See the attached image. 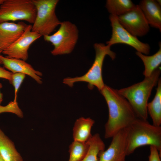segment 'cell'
I'll use <instances>...</instances> for the list:
<instances>
[{"instance_id":"cell-5","label":"cell","mask_w":161,"mask_h":161,"mask_svg":"<svg viewBox=\"0 0 161 161\" xmlns=\"http://www.w3.org/2000/svg\"><path fill=\"white\" fill-rule=\"evenodd\" d=\"M36 10L32 30L44 36L50 35L61 22L55 12L58 0H32Z\"/></svg>"},{"instance_id":"cell-16","label":"cell","mask_w":161,"mask_h":161,"mask_svg":"<svg viewBox=\"0 0 161 161\" xmlns=\"http://www.w3.org/2000/svg\"><path fill=\"white\" fill-rule=\"evenodd\" d=\"M0 154L4 161H24L14 143L0 128Z\"/></svg>"},{"instance_id":"cell-19","label":"cell","mask_w":161,"mask_h":161,"mask_svg":"<svg viewBox=\"0 0 161 161\" xmlns=\"http://www.w3.org/2000/svg\"><path fill=\"white\" fill-rule=\"evenodd\" d=\"M136 5L130 0H107L106 7L110 15L118 17L130 11Z\"/></svg>"},{"instance_id":"cell-8","label":"cell","mask_w":161,"mask_h":161,"mask_svg":"<svg viewBox=\"0 0 161 161\" xmlns=\"http://www.w3.org/2000/svg\"><path fill=\"white\" fill-rule=\"evenodd\" d=\"M109 19L112 27V34L109 40L106 42L111 47L117 44L128 45L134 48L137 52L147 55L150 52V47L147 43L140 41L125 29L119 22L117 17L110 15Z\"/></svg>"},{"instance_id":"cell-20","label":"cell","mask_w":161,"mask_h":161,"mask_svg":"<svg viewBox=\"0 0 161 161\" xmlns=\"http://www.w3.org/2000/svg\"><path fill=\"white\" fill-rule=\"evenodd\" d=\"M89 147L86 155L81 161H98V154L105 150V145L100 134L96 133L87 141Z\"/></svg>"},{"instance_id":"cell-13","label":"cell","mask_w":161,"mask_h":161,"mask_svg":"<svg viewBox=\"0 0 161 161\" xmlns=\"http://www.w3.org/2000/svg\"><path fill=\"white\" fill-rule=\"evenodd\" d=\"M0 58L4 66L12 73H20L27 75L33 78L39 84L42 83L40 76L42 73L35 70L25 61L20 59L10 58L2 55Z\"/></svg>"},{"instance_id":"cell-26","label":"cell","mask_w":161,"mask_h":161,"mask_svg":"<svg viewBox=\"0 0 161 161\" xmlns=\"http://www.w3.org/2000/svg\"><path fill=\"white\" fill-rule=\"evenodd\" d=\"M2 87V84L0 83V105L3 100V95L0 91V89H1Z\"/></svg>"},{"instance_id":"cell-12","label":"cell","mask_w":161,"mask_h":161,"mask_svg":"<svg viewBox=\"0 0 161 161\" xmlns=\"http://www.w3.org/2000/svg\"><path fill=\"white\" fill-rule=\"evenodd\" d=\"M27 26L23 22L0 24V49L3 51L14 43L23 34Z\"/></svg>"},{"instance_id":"cell-22","label":"cell","mask_w":161,"mask_h":161,"mask_svg":"<svg viewBox=\"0 0 161 161\" xmlns=\"http://www.w3.org/2000/svg\"><path fill=\"white\" fill-rule=\"evenodd\" d=\"M5 112L15 114L20 118L23 117V112L18 106L17 101H11L5 106L0 105V114Z\"/></svg>"},{"instance_id":"cell-28","label":"cell","mask_w":161,"mask_h":161,"mask_svg":"<svg viewBox=\"0 0 161 161\" xmlns=\"http://www.w3.org/2000/svg\"><path fill=\"white\" fill-rule=\"evenodd\" d=\"M4 0H0V5L4 2Z\"/></svg>"},{"instance_id":"cell-18","label":"cell","mask_w":161,"mask_h":161,"mask_svg":"<svg viewBox=\"0 0 161 161\" xmlns=\"http://www.w3.org/2000/svg\"><path fill=\"white\" fill-rule=\"evenodd\" d=\"M159 50L153 55L148 56L136 52V55L143 61L145 67L143 74L145 77H149L153 72L159 66L161 63V44H159Z\"/></svg>"},{"instance_id":"cell-9","label":"cell","mask_w":161,"mask_h":161,"mask_svg":"<svg viewBox=\"0 0 161 161\" xmlns=\"http://www.w3.org/2000/svg\"><path fill=\"white\" fill-rule=\"evenodd\" d=\"M32 25H27L23 34L2 53L5 57L27 60L28 57V51L31 44L41 36L38 32L32 30Z\"/></svg>"},{"instance_id":"cell-6","label":"cell","mask_w":161,"mask_h":161,"mask_svg":"<svg viewBox=\"0 0 161 161\" xmlns=\"http://www.w3.org/2000/svg\"><path fill=\"white\" fill-rule=\"evenodd\" d=\"M59 28L54 33L43 36L45 41L53 46L51 52L54 56L71 53L78 38V30L75 24L66 21L61 22Z\"/></svg>"},{"instance_id":"cell-10","label":"cell","mask_w":161,"mask_h":161,"mask_svg":"<svg viewBox=\"0 0 161 161\" xmlns=\"http://www.w3.org/2000/svg\"><path fill=\"white\" fill-rule=\"evenodd\" d=\"M122 26L136 37L146 35L150 30L149 25L138 5L126 14L117 17Z\"/></svg>"},{"instance_id":"cell-2","label":"cell","mask_w":161,"mask_h":161,"mask_svg":"<svg viewBox=\"0 0 161 161\" xmlns=\"http://www.w3.org/2000/svg\"><path fill=\"white\" fill-rule=\"evenodd\" d=\"M160 73V69L157 68L142 81L117 90L118 93L128 101L137 118L147 120L148 100L153 88L157 84Z\"/></svg>"},{"instance_id":"cell-1","label":"cell","mask_w":161,"mask_h":161,"mask_svg":"<svg viewBox=\"0 0 161 161\" xmlns=\"http://www.w3.org/2000/svg\"><path fill=\"white\" fill-rule=\"evenodd\" d=\"M100 92L109 109V118L105 125L104 137L111 138L127 128L137 118L128 101L118 93L117 89L105 85Z\"/></svg>"},{"instance_id":"cell-21","label":"cell","mask_w":161,"mask_h":161,"mask_svg":"<svg viewBox=\"0 0 161 161\" xmlns=\"http://www.w3.org/2000/svg\"><path fill=\"white\" fill-rule=\"evenodd\" d=\"M89 147L88 141L82 142L74 141L69 146L68 161H81L87 154Z\"/></svg>"},{"instance_id":"cell-24","label":"cell","mask_w":161,"mask_h":161,"mask_svg":"<svg viewBox=\"0 0 161 161\" xmlns=\"http://www.w3.org/2000/svg\"><path fill=\"white\" fill-rule=\"evenodd\" d=\"M161 155L158 149L155 146H150V154L148 161H161Z\"/></svg>"},{"instance_id":"cell-4","label":"cell","mask_w":161,"mask_h":161,"mask_svg":"<svg viewBox=\"0 0 161 161\" xmlns=\"http://www.w3.org/2000/svg\"><path fill=\"white\" fill-rule=\"evenodd\" d=\"M94 47L95 52V60L87 72L81 76L65 78L63 80V83L72 87L75 83L84 82L88 83V87L90 89H92L95 86L100 91L103 88L105 84L103 79L102 71L104 60L106 55L114 60L116 54L111 49V47L103 43H95Z\"/></svg>"},{"instance_id":"cell-11","label":"cell","mask_w":161,"mask_h":161,"mask_svg":"<svg viewBox=\"0 0 161 161\" xmlns=\"http://www.w3.org/2000/svg\"><path fill=\"white\" fill-rule=\"evenodd\" d=\"M112 138L108 148L99 153L98 161H125L127 156L126 129L120 131Z\"/></svg>"},{"instance_id":"cell-29","label":"cell","mask_w":161,"mask_h":161,"mask_svg":"<svg viewBox=\"0 0 161 161\" xmlns=\"http://www.w3.org/2000/svg\"><path fill=\"white\" fill-rule=\"evenodd\" d=\"M0 161H4L0 154Z\"/></svg>"},{"instance_id":"cell-7","label":"cell","mask_w":161,"mask_h":161,"mask_svg":"<svg viewBox=\"0 0 161 161\" xmlns=\"http://www.w3.org/2000/svg\"><path fill=\"white\" fill-rule=\"evenodd\" d=\"M36 15V8L32 0H4L0 5V24L23 20L33 24Z\"/></svg>"},{"instance_id":"cell-25","label":"cell","mask_w":161,"mask_h":161,"mask_svg":"<svg viewBox=\"0 0 161 161\" xmlns=\"http://www.w3.org/2000/svg\"><path fill=\"white\" fill-rule=\"evenodd\" d=\"M12 74V72L7 70L4 67L0 66V78L7 79L8 80L10 83Z\"/></svg>"},{"instance_id":"cell-27","label":"cell","mask_w":161,"mask_h":161,"mask_svg":"<svg viewBox=\"0 0 161 161\" xmlns=\"http://www.w3.org/2000/svg\"><path fill=\"white\" fill-rule=\"evenodd\" d=\"M2 51L0 49V56L1 55V53H2ZM0 64H2V62H1V60L0 58Z\"/></svg>"},{"instance_id":"cell-17","label":"cell","mask_w":161,"mask_h":161,"mask_svg":"<svg viewBox=\"0 0 161 161\" xmlns=\"http://www.w3.org/2000/svg\"><path fill=\"white\" fill-rule=\"evenodd\" d=\"M156 92L152 101L148 103L147 110L152 121L153 125L160 126L161 125V80L160 78Z\"/></svg>"},{"instance_id":"cell-23","label":"cell","mask_w":161,"mask_h":161,"mask_svg":"<svg viewBox=\"0 0 161 161\" xmlns=\"http://www.w3.org/2000/svg\"><path fill=\"white\" fill-rule=\"evenodd\" d=\"M26 76V75L20 73H12L10 83L14 88V101H16L17 94L19 89Z\"/></svg>"},{"instance_id":"cell-14","label":"cell","mask_w":161,"mask_h":161,"mask_svg":"<svg viewBox=\"0 0 161 161\" xmlns=\"http://www.w3.org/2000/svg\"><path fill=\"white\" fill-rule=\"evenodd\" d=\"M149 26L161 31V7L154 0H143L138 5Z\"/></svg>"},{"instance_id":"cell-3","label":"cell","mask_w":161,"mask_h":161,"mask_svg":"<svg viewBox=\"0 0 161 161\" xmlns=\"http://www.w3.org/2000/svg\"><path fill=\"white\" fill-rule=\"evenodd\" d=\"M127 155L142 146L153 145L161 155V127L150 124L147 120L136 119L127 128Z\"/></svg>"},{"instance_id":"cell-15","label":"cell","mask_w":161,"mask_h":161,"mask_svg":"<svg viewBox=\"0 0 161 161\" xmlns=\"http://www.w3.org/2000/svg\"><path fill=\"white\" fill-rule=\"evenodd\" d=\"M95 121L90 117H81L75 121L73 129L74 141L86 142L92 137L91 129Z\"/></svg>"}]
</instances>
